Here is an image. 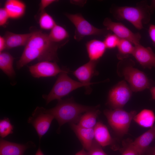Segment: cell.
<instances>
[{"mask_svg":"<svg viewBox=\"0 0 155 155\" xmlns=\"http://www.w3.org/2000/svg\"><path fill=\"white\" fill-rule=\"evenodd\" d=\"M100 113L98 108L87 111L82 115L77 124L83 127L93 128L97 123V119Z\"/></svg>","mask_w":155,"mask_h":155,"instance_id":"603a6c76","label":"cell"},{"mask_svg":"<svg viewBox=\"0 0 155 155\" xmlns=\"http://www.w3.org/2000/svg\"><path fill=\"white\" fill-rule=\"evenodd\" d=\"M86 48L90 60L97 61L104 55L106 48L103 42L93 39L88 42Z\"/></svg>","mask_w":155,"mask_h":155,"instance_id":"d6986e66","label":"cell"},{"mask_svg":"<svg viewBox=\"0 0 155 155\" xmlns=\"http://www.w3.org/2000/svg\"><path fill=\"white\" fill-rule=\"evenodd\" d=\"M71 128L81 142L84 149L89 150L94 140L93 128L81 127L77 124L70 123Z\"/></svg>","mask_w":155,"mask_h":155,"instance_id":"2e32d148","label":"cell"},{"mask_svg":"<svg viewBox=\"0 0 155 155\" xmlns=\"http://www.w3.org/2000/svg\"><path fill=\"white\" fill-rule=\"evenodd\" d=\"M152 95V99L155 100V86H153L150 89Z\"/></svg>","mask_w":155,"mask_h":155,"instance_id":"8d00e7d4","label":"cell"},{"mask_svg":"<svg viewBox=\"0 0 155 155\" xmlns=\"http://www.w3.org/2000/svg\"><path fill=\"white\" fill-rule=\"evenodd\" d=\"M10 18L8 14L4 8L0 9V25L4 26L6 24L8 19Z\"/></svg>","mask_w":155,"mask_h":155,"instance_id":"f546056e","label":"cell"},{"mask_svg":"<svg viewBox=\"0 0 155 155\" xmlns=\"http://www.w3.org/2000/svg\"><path fill=\"white\" fill-rule=\"evenodd\" d=\"M132 55L144 68L151 69L155 67V54L150 47H145L140 44L134 45Z\"/></svg>","mask_w":155,"mask_h":155,"instance_id":"7c38bea8","label":"cell"},{"mask_svg":"<svg viewBox=\"0 0 155 155\" xmlns=\"http://www.w3.org/2000/svg\"><path fill=\"white\" fill-rule=\"evenodd\" d=\"M94 139L101 146L112 145L114 140L106 126L102 123L97 122L94 128Z\"/></svg>","mask_w":155,"mask_h":155,"instance_id":"e0dca14e","label":"cell"},{"mask_svg":"<svg viewBox=\"0 0 155 155\" xmlns=\"http://www.w3.org/2000/svg\"><path fill=\"white\" fill-rule=\"evenodd\" d=\"M35 144L29 141L25 144L10 142L1 138L0 155H24L26 150L35 147Z\"/></svg>","mask_w":155,"mask_h":155,"instance_id":"4fadbf2b","label":"cell"},{"mask_svg":"<svg viewBox=\"0 0 155 155\" xmlns=\"http://www.w3.org/2000/svg\"><path fill=\"white\" fill-rule=\"evenodd\" d=\"M68 73L62 72L60 73L49 93L47 95H42L46 104L54 100L61 99L63 97L79 88L85 87L89 89L91 85L99 83L86 84L78 82L71 78L67 75Z\"/></svg>","mask_w":155,"mask_h":155,"instance_id":"5b68a950","label":"cell"},{"mask_svg":"<svg viewBox=\"0 0 155 155\" xmlns=\"http://www.w3.org/2000/svg\"><path fill=\"white\" fill-rule=\"evenodd\" d=\"M111 11L117 20H126L139 30L150 22L151 14L149 5L145 1L139 2L135 6H115Z\"/></svg>","mask_w":155,"mask_h":155,"instance_id":"3957f363","label":"cell"},{"mask_svg":"<svg viewBox=\"0 0 155 155\" xmlns=\"http://www.w3.org/2000/svg\"><path fill=\"white\" fill-rule=\"evenodd\" d=\"M35 155H44L41 149L40 146H39L38 150L35 153Z\"/></svg>","mask_w":155,"mask_h":155,"instance_id":"74e56055","label":"cell"},{"mask_svg":"<svg viewBox=\"0 0 155 155\" xmlns=\"http://www.w3.org/2000/svg\"><path fill=\"white\" fill-rule=\"evenodd\" d=\"M54 119L52 115L46 112L45 108L37 106L32 116L29 117L27 121L34 128L40 140L48 131Z\"/></svg>","mask_w":155,"mask_h":155,"instance_id":"9c48e42d","label":"cell"},{"mask_svg":"<svg viewBox=\"0 0 155 155\" xmlns=\"http://www.w3.org/2000/svg\"><path fill=\"white\" fill-rule=\"evenodd\" d=\"M149 8L152 14L155 10V0H152L151 4L149 5Z\"/></svg>","mask_w":155,"mask_h":155,"instance_id":"e575fe53","label":"cell"},{"mask_svg":"<svg viewBox=\"0 0 155 155\" xmlns=\"http://www.w3.org/2000/svg\"><path fill=\"white\" fill-rule=\"evenodd\" d=\"M132 92L125 81H120L109 91L107 104L112 109L123 108L130 99Z\"/></svg>","mask_w":155,"mask_h":155,"instance_id":"ba28073f","label":"cell"},{"mask_svg":"<svg viewBox=\"0 0 155 155\" xmlns=\"http://www.w3.org/2000/svg\"><path fill=\"white\" fill-rule=\"evenodd\" d=\"M28 67L31 75L36 78L55 76L70 71L67 69L60 68L56 62L48 61H40Z\"/></svg>","mask_w":155,"mask_h":155,"instance_id":"30bf717a","label":"cell"},{"mask_svg":"<svg viewBox=\"0 0 155 155\" xmlns=\"http://www.w3.org/2000/svg\"><path fill=\"white\" fill-rule=\"evenodd\" d=\"M4 8L10 18L17 19L24 14L26 5L24 2L18 0H8L5 3Z\"/></svg>","mask_w":155,"mask_h":155,"instance_id":"ffe728a7","label":"cell"},{"mask_svg":"<svg viewBox=\"0 0 155 155\" xmlns=\"http://www.w3.org/2000/svg\"><path fill=\"white\" fill-rule=\"evenodd\" d=\"M75 155H89L88 152H86L83 149L77 153Z\"/></svg>","mask_w":155,"mask_h":155,"instance_id":"d590c367","label":"cell"},{"mask_svg":"<svg viewBox=\"0 0 155 155\" xmlns=\"http://www.w3.org/2000/svg\"><path fill=\"white\" fill-rule=\"evenodd\" d=\"M6 49V42L4 37L0 36V52H1Z\"/></svg>","mask_w":155,"mask_h":155,"instance_id":"836d02e7","label":"cell"},{"mask_svg":"<svg viewBox=\"0 0 155 155\" xmlns=\"http://www.w3.org/2000/svg\"><path fill=\"white\" fill-rule=\"evenodd\" d=\"M13 126L9 119L5 117L0 121V136L2 138L13 133Z\"/></svg>","mask_w":155,"mask_h":155,"instance_id":"4316f807","label":"cell"},{"mask_svg":"<svg viewBox=\"0 0 155 155\" xmlns=\"http://www.w3.org/2000/svg\"><path fill=\"white\" fill-rule=\"evenodd\" d=\"M155 138V124L148 130L131 142L128 145L143 155Z\"/></svg>","mask_w":155,"mask_h":155,"instance_id":"5bb4252c","label":"cell"},{"mask_svg":"<svg viewBox=\"0 0 155 155\" xmlns=\"http://www.w3.org/2000/svg\"><path fill=\"white\" fill-rule=\"evenodd\" d=\"M120 39L114 34H108L103 42L107 48L112 49L117 46Z\"/></svg>","mask_w":155,"mask_h":155,"instance_id":"83f0119b","label":"cell"},{"mask_svg":"<svg viewBox=\"0 0 155 155\" xmlns=\"http://www.w3.org/2000/svg\"><path fill=\"white\" fill-rule=\"evenodd\" d=\"M38 22L41 28L44 30H51L57 24L53 18L44 11L41 12Z\"/></svg>","mask_w":155,"mask_h":155,"instance_id":"484cf974","label":"cell"},{"mask_svg":"<svg viewBox=\"0 0 155 155\" xmlns=\"http://www.w3.org/2000/svg\"><path fill=\"white\" fill-rule=\"evenodd\" d=\"M14 59L13 57L7 52L3 51L0 53V68L10 78L16 75L13 65Z\"/></svg>","mask_w":155,"mask_h":155,"instance_id":"7402d4cb","label":"cell"},{"mask_svg":"<svg viewBox=\"0 0 155 155\" xmlns=\"http://www.w3.org/2000/svg\"><path fill=\"white\" fill-rule=\"evenodd\" d=\"M97 61H90L79 67L73 72V75L79 82L84 84H89L92 78L98 74L96 69Z\"/></svg>","mask_w":155,"mask_h":155,"instance_id":"9a60e30c","label":"cell"},{"mask_svg":"<svg viewBox=\"0 0 155 155\" xmlns=\"http://www.w3.org/2000/svg\"><path fill=\"white\" fill-rule=\"evenodd\" d=\"M88 152L89 155H108L104 152L101 146L95 140Z\"/></svg>","mask_w":155,"mask_h":155,"instance_id":"f1b7e54d","label":"cell"},{"mask_svg":"<svg viewBox=\"0 0 155 155\" xmlns=\"http://www.w3.org/2000/svg\"><path fill=\"white\" fill-rule=\"evenodd\" d=\"M148 33L153 43L155 44V25L150 24L149 27Z\"/></svg>","mask_w":155,"mask_h":155,"instance_id":"d6a6232c","label":"cell"},{"mask_svg":"<svg viewBox=\"0 0 155 155\" xmlns=\"http://www.w3.org/2000/svg\"><path fill=\"white\" fill-rule=\"evenodd\" d=\"M65 15L75 27L74 38L77 41H80L86 36L104 35L109 31L106 28L100 29L95 27L80 14L66 13Z\"/></svg>","mask_w":155,"mask_h":155,"instance_id":"52a82bcc","label":"cell"},{"mask_svg":"<svg viewBox=\"0 0 155 155\" xmlns=\"http://www.w3.org/2000/svg\"><path fill=\"white\" fill-rule=\"evenodd\" d=\"M133 119L140 126L151 128L154 125L155 115L152 110L144 109L134 117Z\"/></svg>","mask_w":155,"mask_h":155,"instance_id":"44dd1931","label":"cell"},{"mask_svg":"<svg viewBox=\"0 0 155 155\" xmlns=\"http://www.w3.org/2000/svg\"><path fill=\"white\" fill-rule=\"evenodd\" d=\"M121 155H140L132 147L127 145Z\"/></svg>","mask_w":155,"mask_h":155,"instance_id":"4dcf8cb0","label":"cell"},{"mask_svg":"<svg viewBox=\"0 0 155 155\" xmlns=\"http://www.w3.org/2000/svg\"><path fill=\"white\" fill-rule=\"evenodd\" d=\"M103 23L106 29L112 31L120 39L128 40L134 45L140 44L141 38L140 33H133L123 24L113 22L108 18L104 19Z\"/></svg>","mask_w":155,"mask_h":155,"instance_id":"8fae6325","label":"cell"},{"mask_svg":"<svg viewBox=\"0 0 155 155\" xmlns=\"http://www.w3.org/2000/svg\"><path fill=\"white\" fill-rule=\"evenodd\" d=\"M58 101L55 107L49 109L45 108V111L57 120L59 126L57 130L58 132L61 127L65 123H78L82 113L98 108L99 106L82 105L75 102L72 98Z\"/></svg>","mask_w":155,"mask_h":155,"instance_id":"7a4b0ae2","label":"cell"},{"mask_svg":"<svg viewBox=\"0 0 155 155\" xmlns=\"http://www.w3.org/2000/svg\"><path fill=\"white\" fill-rule=\"evenodd\" d=\"M32 34V32L24 34H17L9 31L6 32L4 37L6 42V49H9L17 47L26 46Z\"/></svg>","mask_w":155,"mask_h":155,"instance_id":"ac0fdd59","label":"cell"},{"mask_svg":"<svg viewBox=\"0 0 155 155\" xmlns=\"http://www.w3.org/2000/svg\"><path fill=\"white\" fill-rule=\"evenodd\" d=\"M117 47V57L120 60L128 58L129 55H132L134 48V46L130 42L123 39H120Z\"/></svg>","mask_w":155,"mask_h":155,"instance_id":"cb8c5ba5","label":"cell"},{"mask_svg":"<svg viewBox=\"0 0 155 155\" xmlns=\"http://www.w3.org/2000/svg\"><path fill=\"white\" fill-rule=\"evenodd\" d=\"M104 113L112 129L117 135L122 136L127 133L131 121L137 112L135 111L128 112L119 108L106 109Z\"/></svg>","mask_w":155,"mask_h":155,"instance_id":"8992f818","label":"cell"},{"mask_svg":"<svg viewBox=\"0 0 155 155\" xmlns=\"http://www.w3.org/2000/svg\"><path fill=\"white\" fill-rule=\"evenodd\" d=\"M48 36L51 41L59 43L69 38V35L67 30L64 28L56 24L51 30Z\"/></svg>","mask_w":155,"mask_h":155,"instance_id":"d4e9b609","label":"cell"},{"mask_svg":"<svg viewBox=\"0 0 155 155\" xmlns=\"http://www.w3.org/2000/svg\"><path fill=\"white\" fill-rule=\"evenodd\" d=\"M134 61L128 58L121 60L117 67L118 75L124 76L132 91H141L154 86V82L149 79L144 72L134 67Z\"/></svg>","mask_w":155,"mask_h":155,"instance_id":"277c9868","label":"cell"},{"mask_svg":"<svg viewBox=\"0 0 155 155\" xmlns=\"http://www.w3.org/2000/svg\"><path fill=\"white\" fill-rule=\"evenodd\" d=\"M151 150V155H155V146Z\"/></svg>","mask_w":155,"mask_h":155,"instance_id":"f35d334b","label":"cell"},{"mask_svg":"<svg viewBox=\"0 0 155 155\" xmlns=\"http://www.w3.org/2000/svg\"><path fill=\"white\" fill-rule=\"evenodd\" d=\"M57 1L56 0H41L40 3V10L41 12L44 11L46 7Z\"/></svg>","mask_w":155,"mask_h":155,"instance_id":"1f68e13d","label":"cell"},{"mask_svg":"<svg viewBox=\"0 0 155 155\" xmlns=\"http://www.w3.org/2000/svg\"><path fill=\"white\" fill-rule=\"evenodd\" d=\"M62 45L51 41L48 34L41 31L32 32L22 55L17 62V68L20 69L36 59L39 62H57L59 60L57 51Z\"/></svg>","mask_w":155,"mask_h":155,"instance_id":"6da1fadb","label":"cell"}]
</instances>
